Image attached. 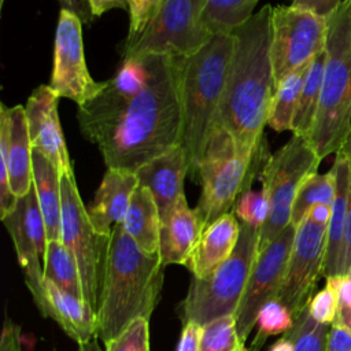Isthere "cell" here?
<instances>
[{"instance_id":"cell-1","label":"cell","mask_w":351,"mask_h":351,"mask_svg":"<svg viewBox=\"0 0 351 351\" xmlns=\"http://www.w3.org/2000/svg\"><path fill=\"white\" fill-rule=\"evenodd\" d=\"M122 60L103 89L78 106L77 122L107 169L136 171L181 143L184 58L149 53Z\"/></svg>"},{"instance_id":"cell-2","label":"cell","mask_w":351,"mask_h":351,"mask_svg":"<svg viewBox=\"0 0 351 351\" xmlns=\"http://www.w3.org/2000/svg\"><path fill=\"white\" fill-rule=\"evenodd\" d=\"M271 10L263 5L233 29V52L214 121L228 130L240 152L254 156L266 145L265 126L276 90L271 66Z\"/></svg>"},{"instance_id":"cell-3","label":"cell","mask_w":351,"mask_h":351,"mask_svg":"<svg viewBox=\"0 0 351 351\" xmlns=\"http://www.w3.org/2000/svg\"><path fill=\"white\" fill-rule=\"evenodd\" d=\"M163 270L159 254L144 252L122 223L112 229L96 307L97 339L103 344L134 319L151 318L160 298Z\"/></svg>"},{"instance_id":"cell-4","label":"cell","mask_w":351,"mask_h":351,"mask_svg":"<svg viewBox=\"0 0 351 351\" xmlns=\"http://www.w3.org/2000/svg\"><path fill=\"white\" fill-rule=\"evenodd\" d=\"M233 45L232 33H215L203 48L184 58L180 145L185 151L188 174L192 178L197 177L204 147L221 104Z\"/></svg>"},{"instance_id":"cell-5","label":"cell","mask_w":351,"mask_h":351,"mask_svg":"<svg viewBox=\"0 0 351 351\" xmlns=\"http://www.w3.org/2000/svg\"><path fill=\"white\" fill-rule=\"evenodd\" d=\"M325 67L310 144L322 160L337 154L351 134V0L326 18Z\"/></svg>"},{"instance_id":"cell-6","label":"cell","mask_w":351,"mask_h":351,"mask_svg":"<svg viewBox=\"0 0 351 351\" xmlns=\"http://www.w3.org/2000/svg\"><path fill=\"white\" fill-rule=\"evenodd\" d=\"M269 155L267 144L254 156L244 155L228 130L213 125L197 170L202 193L195 207L206 228L233 210L237 197L251 189Z\"/></svg>"},{"instance_id":"cell-7","label":"cell","mask_w":351,"mask_h":351,"mask_svg":"<svg viewBox=\"0 0 351 351\" xmlns=\"http://www.w3.org/2000/svg\"><path fill=\"white\" fill-rule=\"evenodd\" d=\"M259 229L240 222V236L232 255L207 277H192L178 306L182 324L204 326L225 315H234L258 256Z\"/></svg>"},{"instance_id":"cell-8","label":"cell","mask_w":351,"mask_h":351,"mask_svg":"<svg viewBox=\"0 0 351 351\" xmlns=\"http://www.w3.org/2000/svg\"><path fill=\"white\" fill-rule=\"evenodd\" d=\"M319 163L308 138L298 134L269 155L259 174L269 197V215L259 229L258 254L291 223L298 189L308 176L317 173Z\"/></svg>"},{"instance_id":"cell-9","label":"cell","mask_w":351,"mask_h":351,"mask_svg":"<svg viewBox=\"0 0 351 351\" xmlns=\"http://www.w3.org/2000/svg\"><path fill=\"white\" fill-rule=\"evenodd\" d=\"M207 0H162L160 7L143 34L123 47L122 59L141 55L189 56L214 36L206 25Z\"/></svg>"},{"instance_id":"cell-10","label":"cell","mask_w":351,"mask_h":351,"mask_svg":"<svg viewBox=\"0 0 351 351\" xmlns=\"http://www.w3.org/2000/svg\"><path fill=\"white\" fill-rule=\"evenodd\" d=\"M62 191V243L74 255L84 287V300L96 311L110 236L93 228L88 208L80 196L74 174L60 177Z\"/></svg>"},{"instance_id":"cell-11","label":"cell","mask_w":351,"mask_h":351,"mask_svg":"<svg viewBox=\"0 0 351 351\" xmlns=\"http://www.w3.org/2000/svg\"><path fill=\"white\" fill-rule=\"evenodd\" d=\"M326 34V18L292 4L273 7L270 55L274 84L311 63L325 49Z\"/></svg>"},{"instance_id":"cell-12","label":"cell","mask_w":351,"mask_h":351,"mask_svg":"<svg viewBox=\"0 0 351 351\" xmlns=\"http://www.w3.org/2000/svg\"><path fill=\"white\" fill-rule=\"evenodd\" d=\"M328 225L306 218L296 226L292 250L276 299L284 303L293 318L308 306L315 285L325 270Z\"/></svg>"},{"instance_id":"cell-13","label":"cell","mask_w":351,"mask_h":351,"mask_svg":"<svg viewBox=\"0 0 351 351\" xmlns=\"http://www.w3.org/2000/svg\"><path fill=\"white\" fill-rule=\"evenodd\" d=\"M32 143L26 111L22 104H0V218L33 185Z\"/></svg>"},{"instance_id":"cell-14","label":"cell","mask_w":351,"mask_h":351,"mask_svg":"<svg viewBox=\"0 0 351 351\" xmlns=\"http://www.w3.org/2000/svg\"><path fill=\"white\" fill-rule=\"evenodd\" d=\"M103 86L104 82H97L92 78L85 63L82 22L73 12L60 8L49 88L58 97H67L82 106L93 99Z\"/></svg>"},{"instance_id":"cell-15","label":"cell","mask_w":351,"mask_h":351,"mask_svg":"<svg viewBox=\"0 0 351 351\" xmlns=\"http://www.w3.org/2000/svg\"><path fill=\"white\" fill-rule=\"evenodd\" d=\"M295 233L296 226L289 223L256 256L247 287L234 313L237 333L244 344L251 330L255 328L261 307L277 296L292 250Z\"/></svg>"},{"instance_id":"cell-16","label":"cell","mask_w":351,"mask_h":351,"mask_svg":"<svg viewBox=\"0 0 351 351\" xmlns=\"http://www.w3.org/2000/svg\"><path fill=\"white\" fill-rule=\"evenodd\" d=\"M1 221L11 236L26 287L37 307L43 300V261L48 237L34 185L25 196L16 199L14 208Z\"/></svg>"},{"instance_id":"cell-17","label":"cell","mask_w":351,"mask_h":351,"mask_svg":"<svg viewBox=\"0 0 351 351\" xmlns=\"http://www.w3.org/2000/svg\"><path fill=\"white\" fill-rule=\"evenodd\" d=\"M58 96L49 85L37 86L29 96L25 111L33 149L44 154L60 171L74 174L58 115Z\"/></svg>"},{"instance_id":"cell-18","label":"cell","mask_w":351,"mask_h":351,"mask_svg":"<svg viewBox=\"0 0 351 351\" xmlns=\"http://www.w3.org/2000/svg\"><path fill=\"white\" fill-rule=\"evenodd\" d=\"M37 308L43 317L53 319L78 346H95L97 340L96 311L84 299L44 280L43 300Z\"/></svg>"},{"instance_id":"cell-19","label":"cell","mask_w":351,"mask_h":351,"mask_svg":"<svg viewBox=\"0 0 351 351\" xmlns=\"http://www.w3.org/2000/svg\"><path fill=\"white\" fill-rule=\"evenodd\" d=\"M188 174L185 151L177 145L167 152L151 159L136 170L138 185L152 193L160 219L184 196V180Z\"/></svg>"},{"instance_id":"cell-20","label":"cell","mask_w":351,"mask_h":351,"mask_svg":"<svg viewBox=\"0 0 351 351\" xmlns=\"http://www.w3.org/2000/svg\"><path fill=\"white\" fill-rule=\"evenodd\" d=\"M204 223L196 208L188 206L185 195L160 219L159 256L165 266L186 265L204 230Z\"/></svg>"},{"instance_id":"cell-21","label":"cell","mask_w":351,"mask_h":351,"mask_svg":"<svg viewBox=\"0 0 351 351\" xmlns=\"http://www.w3.org/2000/svg\"><path fill=\"white\" fill-rule=\"evenodd\" d=\"M138 186L136 171L107 169L95 199L88 208L89 219L100 234L110 236L122 223L130 204L132 195Z\"/></svg>"},{"instance_id":"cell-22","label":"cell","mask_w":351,"mask_h":351,"mask_svg":"<svg viewBox=\"0 0 351 351\" xmlns=\"http://www.w3.org/2000/svg\"><path fill=\"white\" fill-rule=\"evenodd\" d=\"M240 236V222L234 211H229L210 223L192 251L186 267L192 277L203 278L223 263L234 251Z\"/></svg>"},{"instance_id":"cell-23","label":"cell","mask_w":351,"mask_h":351,"mask_svg":"<svg viewBox=\"0 0 351 351\" xmlns=\"http://www.w3.org/2000/svg\"><path fill=\"white\" fill-rule=\"evenodd\" d=\"M332 167L336 173V193L326 230L325 277L344 276V233L350 186V156L346 144L336 154Z\"/></svg>"},{"instance_id":"cell-24","label":"cell","mask_w":351,"mask_h":351,"mask_svg":"<svg viewBox=\"0 0 351 351\" xmlns=\"http://www.w3.org/2000/svg\"><path fill=\"white\" fill-rule=\"evenodd\" d=\"M33 185L37 193L38 204L44 217L47 237L60 240L62 234V191L60 171L40 151H32Z\"/></svg>"},{"instance_id":"cell-25","label":"cell","mask_w":351,"mask_h":351,"mask_svg":"<svg viewBox=\"0 0 351 351\" xmlns=\"http://www.w3.org/2000/svg\"><path fill=\"white\" fill-rule=\"evenodd\" d=\"M122 225L144 252L159 254L160 215L149 189L141 185L134 189Z\"/></svg>"},{"instance_id":"cell-26","label":"cell","mask_w":351,"mask_h":351,"mask_svg":"<svg viewBox=\"0 0 351 351\" xmlns=\"http://www.w3.org/2000/svg\"><path fill=\"white\" fill-rule=\"evenodd\" d=\"M324 67H325V49L311 60L306 71L298 106H296V111L292 121V130H291L292 134L310 138L317 110H318L319 96H321Z\"/></svg>"},{"instance_id":"cell-27","label":"cell","mask_w":351,"mask_h":351,"mask_svg":"<svg viewBox=\"0 0 351 351\" xmlns=\"http://www.w3.org/2000/svg\"><path fill=\"white\" fill-rule=\"evenodd\" d=\"M43 273L44 280L84 299V287L77 261L62 240L48 241L43 261Z\"/></svg>"},{"instance_id":"cell-28","label":"cell","mask_w":351,"mask_h":351,"mask_svg":"<svg viewBox=\"0 0 351 351\" xmlns=\"http://www.w3.org/2000/svg\"><path fill=\"white\" fill-rule=\"evenodd\" d=\"M308 64L292 71L276 85L267 119V126L273 130H292V121Z\"/></svg>"},{"instance_id":"cell-29","label":"cell","mask_w":351,"mask_h":351,"mask_svg":"<svg viewBox=\"0 0 351 351\" xmlns=\"http://www.w3.org/2000/svg\"><path fill=\"white\" fill-rule=\"evenodd\" d=\"M336 193V173L332 167L329 171L319 174L318 171L308 176L298 189L292 206L291 223L298 226L317 204L332 206Z\"/></svg>"},{"instance_id":"cell-30","label":"cell","mask_w":351,"mask_h":351,"mask_svg":"<svg viewBox=\"0 0 351 351\" xmlns=\"http://www.w3.org/2000/svg\"><path fill=\"white\" fill-rule=\"evenodd\" d=\"M259 0H207L204 21L213 34L230 33L248 21Z\"/></svg>"},{"instance_id":"cell-31","label":"cell","mask_w":351,"mask_h":351,"mask_svg":"<svg viewBox=\"0 0 351 351\" xmlns=\"http://www.w3.org/2000/svg\"><path fill=\"white\" fill-rule=\"evenodd\" d=\"M295 324V318L289 308L277 299L266 302L256 317L255 335L247 351H261L270 336L288 332Z\"/></svg>"},{"instance_id":"cell-32","label":"cell","mask_w":351,"mask_h":351,"mask_svg":"<svg viewBox=\"0 0 351 351\" xmlns=\"http://www.w3.org/2000/svg\"><path fill=\"white\" fill-rule=\"evenodd\" d=\"M200 351H247L241 343L234 315H225L203 326Z\"/></svg>"},{"instance_id":"cell-33","label":"cell","mask_w":351,"mask_h":351,"mask_svg":"<svg viewBox=\"0 0 351 351\" xmlns=\"http://www.w3.org/2000/svg\"><path fill=\"white\" fill-rule=\"evenodd\" d=\"M330 325L314 321L308 308L295 318L293 326L289 329L295 340V351H325L326 337Z\"/></svg>"},{"instance_id":"cell-34","label":"cell","mask_w":351,"mask_h":351,"mask_svg":"<svg viewBox=\"0 0 351 351\" xmlns=\"http://www.w3.org/2000/svg\"><path fill=\"white\" fill-rule=\"evenodd\" d=\"M233 211L239 222L261 229L269 215V197L265 189H248L243 192L237 197Z\"/></svg>"},{"instance_id":"cell-35","label":"cell","mask_w":351,"mask_h":351,"mask_svg":"<svg viewBox=\"0 0 351 351\" xmlns=\"http://www.w3.org/2000/svg\"><path fill=\"white\" fill-rule=\"evenodd\" d=\"M104 346L106 351H149V319H134Z\"/></svg>"},{"instance_id":"cell-36","label":"cell","mask_w":351,"mask_h":351,"mask_svg":"<svg viewBox=\"0 0 351 351\" xmlns=\"http://www.w3.org/2000/svg\"><path fill=\"white\" fill-rule=\"evenodd\" d=\"M129 10V33L123 47L134 43L147 29L155 14L158 12L162 0H126Z\"/></svg>"},{"instance_id":"cell-37","label":"cell","mask_w":351,"mask_h":351,"mask_svg":"<svg viewBox=\"0 0 351 351\" xmlns=\"http://www.w3.org/2000/svg\"><path fill=\"white\" fill-rule=\"evenodd\" d=\"M307 308L314 321L332 325L337 310V289L332 277H326L325 288L311 298Z\"/></svg>"},{"instance_id":"cell-38","label":"cell","mask_w":351,"mask_h":351,"mask_svg":"<svg viewBox=\"0 0 351 351\" xmlns=\"http://www.w3.org/2000/svg\"><path fill=\"white\" fill-rule=\"evenodd\" d=\"M332 278L337 289V310L332 325L351 332V277L335 276Z\"/></svg>"},{"instance_id":"cell-39","label":"cell","mask_w":351,"mask_h":351,"mask_svg":"<svg viewBox=\"0 0 351 351\" xmlns=\"http://www.w3.org/2000/svg\"><path fill=\"white\" fill-rule=\"evenodd\" d=\"M202 332L203 326L197 322L189 321L182 324V330L176 351H200Z\"/></svg>"},{"instance_id":"cell-40","label":"cell","mask_w":351,"mask_h":351,"mask_svg":"<svg viewBox=\"0 0 351 351\" xmlns=\"http://www.w3.org/2000/svg\"><path fill=\"white\" fill-rule=\"evenodd\" d=\"M0 351H25L21 328L10 318H5L3 325L0 336Z\"/></svg>"},{"instance_id":"cell-41","label":"cell","mask_w":351,"mask_h":351,"mask_svg":"<svg viewBox=\"0 0 351 351\" xmlns=\"http://www.w3.org/2000/svg\"><path fill=\"white\" fill-rule=\"evenodd\" d=\"M350 156V186H348V204L346 215V233H344V276L351 266V134L346 143Z\"/></svg>"},{"instance_id":"cell-42","label":"cell","mask_w":351,"mask_h":351,"mask_svg":"<svg viewBox=\"0 0 351 351\" xmlns=\"http://www.w3.org/2000/svg\"><path fill=\"white\" fill-rule=\"evenodd\" d=\"M341 3L343 0H292L291 4L293 7L303 8L319 16L328 18Z\"/></svg>"},{"instance_id":"cell-43","label":"cell","mask_w":351,"mask_h":351,"mask_svg":"<svg viewBox=\"0 0 351 351\" xmlns=\"http://www.w3.org/2000/svg\"><path fill=\"white\" fill-rule=\"evenodd\" d=\"M351 350V332L337 326L330 325L325 351H350Z\"/></svg>"},{"instance_id":"cell-44","label":"cell","mask_w":351,"mask_h":351,"mask_svg":"<svg viewBox=\"0 0 351 351\" xmlns=\"http://www.w3.org/2000/svg\"><path fill=\"white\" fill-rule=\"evenodd\" d=\"M62 10H67L77 15L82 23L90 25L93 21V15L89 7L88 0H59Z\"/></svg>"},{"instance_id":"cell-45","label":"cell","mask_w":351,"mask_h":351,"mask_svg":"<svg viewBox=\"0 0 351 351\" xmlns=\"http://www.w3.org/2000/svg\"><path fill=\"white\" fill-rule=\"evenodd\" d=\"M88 3H89L93 18L101 16L104 12L114 10V8L128 10L126 0H88Z\"/></svg>"},{"instance_id":"cell-46","label":"cell","mask_w":351,"mask_h":351,"mask_svg":"<svg viewBox=\"0 0 351 351\" xmlns=\"http://www.w3.org/2000/svg\"><path fill=\"white\" fill-rule=\"evenodd\" d=\"M330 213H332V206L328 204H317L314 206L310 211H308V217H311L314 221L319 222V223H329L330 219Z\"/></svg>"},{"instance_id":"cell-47","label":"cell","mask_w":351,"mask_h":351,"mask_svg":"<svg viewBox=\"0 0 351 351\" xmlns=\"http://www.w3.org/2000/svg\"><path fill=\"white\" fill-rule=\"evenodd\" d=\"M267 351H295V340L289 330L282 333V336L274 341Z\"/></svg>"},{"instance_id":"cell-48","label":"cell","mask_w":351,"mask_h":351,"mask_svg":"<svg viewBox=\"0 0 351 351\" xmlns=\"http://www.w3.org/2000/svg\"><path fill=\"white\" fill-rule=\"evenodd\" d=\"M95 348H96L95 346H89V344L78 346V351H92V350H95Z\"/></svg>"},{"instance_id":"cell-49","label":"cell","mask_w":351,"mask_h":351,"mask_svg":"<svg viewBox=\"0 0 351 351\" xmlns=\"http://www.w3.org/2000/svg\"><path fill=\"white\" fill-rule=\"evenodd\" d=\"M346 276H350V277H351V266H350V269H348V271H347Z\"/></svg>"},{"instance_id":"cell-50","label":"cell","mask_w":351,"mask_h":351,"mask_svg":"<svg viewBox=\"0 0 351 351\" xmlns=\"http://www.w3.org/2000/svg\"><path fill=\"white\" fill-rule=\"evenodd\" d=\"M0 3H1V4H3V3H4V0H1V1H0Z\"/></svg>"},{"instance_id":"cell-51","label":"cell","mask_w":351,"mask_h":351,"mask_svg":"<svg viewBox=\"0 0 351 351\" xmlns=\"http://www.w3.org/2000/svg\"><path fill=\"white\" fill-rule=\"evenodd\" d=\"M350 351H351V350H350Z\"/></svg>"}]
</instances>
